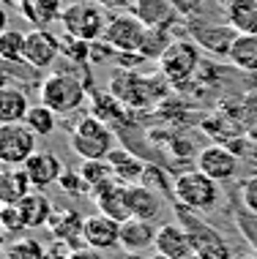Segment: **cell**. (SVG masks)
Instances as JSON below:
<instances>
[{"label": "cell", "mask_w": 257, "mask_h": 259, "mask_svg": "<svg viewBox=\"0 0 257 259\" xmlns=\"http://www.w3.org/2000/svg\"><path fill=\"white\" fill-rule=\"evenodd\" d=\"M60 60V36L50 27H33L25 38V63L30 68H52Z\"/></svg>", "instance_id": "30bf717a"}, {"label": "cell", "mask_w": 257, "mask_h": 259, "mask_svg": "<svg viewBox=\"0 0 257 259\" xmlns=\"http://www.w3.org/2000/svg\"><path fill=\"white\" fill-rule=\"evenodd\" d=\"M93 3H99L101 9H126L134 0H93Z\"/></svg>", "instance_id": "60d3db41"}, {"label": "cell", "mask_w": 257, "mask_h": 259, "mask_svg": "<svg viewBox=\"0 0 257 259\" xmlns=\"http://www.w3.org/2000/svg\"><path fill=\"white\" fill-rule=\"evenodd\" d=\"M178 224H183V229L192 237L194 259H233L235 254L230 251V243L225 240V235L219 229H213L211 224L197 219V213L183 205H175Z\"/></svg>", "instance_id": "277c9868"}, {"label": "cell", "mask_w": 257, "mask_h": 259, "mask_svg": "<svg viewBox=\"0 0 257 259\" xmlns=\"http://www.w3.org/2000/svg\"><path fill=\"white\" fill-rule=\"evenodd\" d=\"M227 60H230L238 71L257 74V33H238V38H235Z\"/></svg>", "instance_id": "484cf974"}, {"label": "cell", "mask_w": 257, "mask_h": 259, "mask_svg": "<svg viewBox=\"0 0 257 259\" xmlns=\"http://www.w3.org/2000/svg\"><path fill=\"white\" fill-rule=\"evenodd\" d=\"M82 243L96 251H109L121 246V224L104 213H90L82 224Z\"/></svg>", "instance_id": "7c38bea8"}, {"label": "cell", "mask_w": 257, "mask_h": 259, "mask_svg": "<svg viewBox=\"0 0 257 259\" xmlns=\"http://www.w3.org/2000/svg\"><path fill=\"white\" fill-rule=\"evenodd\" d=\"M82 224H85V219L80 215V210L77 207H66V210H60V213L52 215L50 229H52L55 240L71 246V237H80L82 240ZM71 248H77V246H71Z\"/></svg>", "instance_id": "d4e9b609"}, {"label": "cell", "mask_w": 257, "mask_h": 259, "mask_svg": "<svg viewBox=\"0 0 257 259\" xmlns=\"http://www.w3.org/2000/svg\"><path fill=\"white\" fill-rule=\"evenodd\" d=\"M164 74H142V71H115L109 76V93L126 109H145L154 107L167 96Z\"/></svg>", "instance_id": "6da1fadb"}, {"label": "cell", "mask_w": 257, "mask_h": 259, "mask_svg": "<svg viewBox=\"0 0 257 259\" xmlns=\"http://www.w3.org/2000/svg\"><path fill=\"white\" fill-rule=\"evenodd\" d=\"M19 210H22V219L27 224V229H39V227H47L55 215V207H52V199L47 197L44 191L33 188L27 197L19 202Z\"/></svg>", "instance_id": "603a6c76"}, {"label": "cell", "mask_w": 257, "mask_h": 259, "mask_svg": "<svg viewBox=\"0 0 257 259\" xmlns=\"http://www.w3.org/2000/svg\"><path fill=\"white\" fill-rule=\"evenodd\" d=\"M39 137L25 123L0 125V164L3 166H25L27 158L36 156Z\"/></svg>", "instance_id": "ba28073f"}, {"label": "cell", "mask_w": 257, "mask_h": 259, "mask_svg": "<svg viewBox=\"0 0 257 259\" xmlns=\"http://www.w3.org/2000/svg\"><path fill=\"white\" fill-rule=\"evenodd\" d=\"M227 25L235 33H257V0H230Z\"/></svg>", "instance_id": "4316f807"}, {"label": "cell", "mask_w": 257, "mask_h": 259, "mask_svg": "<svg viewBox=\"0 0 257 259\" xmlns=\"http://www.w3.org/2000/svg\"><path fill=\"white\" fill-rule=\"evenodd\" d=\"M80 175L85 178V183L90 188V194H96L99 188L115 183V175H113V166H109V161H82L80 166Z\"/></svg>", "instance_id": "f1b7e54d"}, {"label": "cell", "mask_w": 257, "mask_h": 259, "mask_svg": "<svg viewBox=\"0 0 257 259\" xmlns=\"http://www.w3.org/2000/svg\"><path fill=\"white\" fill-rule=\"evenodd\" d=\"M129 9L145 27H162V30H170V27L175 25V19H178V9L172 6V0H134Z\"/></svg>", "instance_id": "e0dca14e"}, {"label": "cell", "mask_w": 257, "mask_h": 259, "mask_svg": "<svg viewBox=\"0 0 257 259\" xmlns=\"http://www.w3.org/2000/svg\"><path fill=\"white\" fill-rule=\"evenodd\" d=\"M107 161H109V166H113L115 180H118V183H123V186H137V183H142L145 172H148V166H145L142 161L137 158V153L121 148V145H118V148L109 153Z\"/></svg>", "instance_id": "d6986e66"}, {"label": "cell", "mask_w": 257, "mask_h": 259, "mask_svg": "<svg viewBox=\"0 0 257 259\" xmlns=\"http://www.w3.org/2000/svg\"><path fill=\"white\" fill-rule=\"evenodd\" d=\"M238 199L241 205H244V210H249V213L257 215V175H252V178L241 180L238 186Z\"/></svg>", "instance_id": "8d00e7d4"}, {"label": "cell", "mask_w": 257, "mask_h": 259, "mask_svg": "<svg viewBox=\"0 0 257 259\" xmlns=\"http://www.w3.org/2000/svg\"><path fill=\"white\" fill-rule=\"evenodd\" d=\"M33 104H27V93L17 85L0 88V125L9 123H25L27 112Z\"/></svg>", "instance_id": "44dd1931"}, {"label": "cell", "mask_w": 257, "mask_h": 259, "mask_svg": "<svg viewBox=\"0 0 257 259\" xmlns=\"http://www.w3.org/2000/svg\"><path fill=\"white\" fill-rule=\"evenodd\" d=\"M58 120H60V115H55L50 107H44V104H33L30 112H27V117H25V125L36 137H50L52 131L58 128Z\"/></svg>", "instance_id": "f546056e"}, {"label": "cell", "mask_w": 257, "mask_h": 259, "mask_svg": "<svg viewBox=\"0 0 257 259\" xmlns=\"http://www.w3.org/2000/svg\"><path fill=\"white\" fill-rule=\"evenodd\" d=\"M25 38L27 33L9 27L6 33H0V60L6 63H25Z\"/></svg>", "instance_id": "4dcf8cb0"}, {"label": "cell", "mask_w": 257, "mask_h": 259, "mask_svg": "<svg viewBox=\"0 0 257 259\" xmlns=\"http://www.w3.org/2000/svg\"><path fill=\"white\" fill-rule=\"evenodd\" d=\"M194 164H197L200 172L208 175L211 180H216V183L233 180L235 172H238V156L227 145H208V148L197 153Z\"/></svg>", "instance_id": "8fae6325"}, {"label": "cell", "mask_w": 257, "mask_h": 259, "mask_svg": "<svg viewBox=\"0 0 257 259\" xmlns=\"http://www.w3.org/2000/svg\"><path fill=\"white\" fill-rule=\"evenodd\" d=\"M0 229H3L6 235H22L27 229L19 205H3L0 207Z\"/></svg>", "instance_id": "e575fe53"}, {"label": "cell", "mask_w": 257, "mask_h": 259, "mask_svg": "<svg viewBox=\"0 0 257 259\" xmlns=\"http://www.w3.org/2000/svg\"><path fill=\"white\" fill-rule=\"evenodd\" d=\"M39 96H41L39 104L50 107L55 115L63 117V115L77 112L82 104H85V99H88V82L82 79V76H77V74L58 68V71H52L44 82H41Z\"/></svg>", "instance_id": "7a4b0ae2"}, {"label": "cell", "mask_w": 257, "mask_h": 259, "mask_svg": "<svg viewBox=\"0 0 257 259\" xmlns=\"http://www.w3.org/2000/svg\"><path fill=\"white\" fill-rule=\"evenodd\" d=\"M96 202V213H104V215H109V219H115L118 224H123V221H129L131 219V210H129V186H123V183H109V186H104L99 188L96 194H90Z\"/></svg>", "instance_id": "5bb4252c"}, {"label": "cell", "mask_w": 257, "mask_h": 259, "mask_svg": "<svg viewBox=\"0 0 257 259\" xmlns=\"http://www.w3.org/2000/svg\"><path fill=\"white\" fill-rule=\"evenodd\" d=\"M3 259H47V251L36 237H17L3 248Z\"/></svg>", "instance_id": "1f68e13d"}, {"label": "cell", "mask_w": 257, "mask_h": 259, "mask_svg": "<svg viewBox=\"0 0 257 259\" xmlns=\"http://www.w3.org/2000/svg\"><path fill=\"white\" fill-rule=\"evenodd\" d=\"M159 227L154 221H142V219H129L121 224V248L131 251V254H142L145 248H151L156 243Z\"/></svg>", "instance_id": "ac0fdd59"}, {"label": "cell", "mask_w": 257, "mask_h": 259, "mask_svg": "<svg viewBox=\"0 0 257 259\" xmlns=\"http://www.w3.org/2000/svg\"><path fill=\"white\" fill-rule=\"evenodd\" d=\"M172 194H175L178 205L189 207L194 213H211V210L222 202L219 183L211 180L208 175H203L200 169L180 172L178 178L172 180Z\"/></svg>", "instance_id": "5b68a950"}, {"label": "cell", "mask_w": 257, "mask_h": 259, "mask_svg": "<svg viewBox=\"0 0 257 259\" xmlns=\"http://www.w3.org/2000/svg\"><path fill=\"white\" fill-rule=\"evenodd\" d=\"M233 259H257V256L254 254H235Z\"/></svg>", "instance_id": "f6af8a7d"}, {"label": "cell", "mask_w": 257, "mask_h": 259, "mask_svg": "<svg viewBox=\"0 0 257 259\" xmlns=\"http://www.w3.org/2000/svg\"><path fill=\"white\" fill-rule=\"evenodd\" d=\"M154 248H156V254L170 256V259H189V256H194L192 237L183 229V224H162L159 232H156Z\"/></svg>", "instance_id": "9a60e30c"}, {"label": "cell", "mask_w": 257, "mask_h": 259, "mask_svg": "<svg viewBox=\"0 0 257 259\" xmlns=\"http://www.w3.org/2000/svg\"><path fill=\"white\" fill-rule=\"evenodd\" d=\"M0 207H3V205H0Z\"/></svg>", "instance_id": "f5cc1de1"}, {"label": "cell", "mask_w": 257, "mask_h": 259, "mask_svg": "<svg viewBox=\"0 0 257 259\" xmlns=\"http://www.w3.org/2000/svg\"><path fill=\"white\" fill-rule=\"evenodd\" d=\"M0 3H6V6H17L19 0H0Z\"/></svg>", "instance_id": "bcb514c9"}, {"label": "cell", "mask_w": 257, "mask_h": 259, "mask_svg": "<svg viewBox=\"0 0 257 259\" xmlns=\"http://www.w3.org/2000/svg\"><path fill=\"white\" fill-rule=\"evenodd\" d=\"M68 145H71V150L77 153L82 161H104L118 148L113 125L101 123L99 117H93V115L82 117V120H77V125H71V131H68Z\"/></svg>", "instance_id": "3957f363"}, {"label": "cell", "mask_w": 257, "mask_h": 259, "mask_svg": "<svg viewBox=\"0 0 257 259\" xmlns=\"http://www.w3.org/2000/svg\"><path fill=\"white\" fill-rule=\"evenodd\" d=\"M90 115L99 117V120L107 123V125H121L126 120V107H123L109 90L107 93H93L90 96Z\"/></svg>", "instance_id": "83f0119b"}, {"label": "cell", "mask_w": 257, "mask_h": 259, "mask_svg": "<svg viewBox=\"0 0 257 259\" xmlns=\"http://www.w3.org/2000/svg\"><path fill=\"white\" fill-rule=\"evenodd\" d=\"M3 248H6V232L0 229V254H3Z\"/></svg>", "instance_id": "ee69618b"}, {"label": "cell", "mask_w": 257, "mask_h": 259, "mask_svg": "<svg viewBox=\"0 0 257 259\" xmlns=\"http://www.w3.org/2000/svg\"><path fill=\"white\" fill-rule=\"evenodd\" d=\"M172 41H175V38L170 36V30H162V27H148L140 52H142L148 60H156V63H159V58L167 52V47L172 44Z\"/></svg>", "instance_id": "d6a6232c"}, {"label": "cell", "mask_w": 257, "mask_h": 259, "mask_svg": "<svg viewBox=\"0 0 257 259\" xmlns=\"http://www.w3.org/2000/svg\"><path fill=\"white\" fill-rule=\"evenodd\" d=\"M148 60L142 52H118L115 55V66H118V71H140V66Z\"/></svg>", "instance_id": "f35d334b"}, {"label": "cell", "mask_w": 257, "mask_h": 259, "mask_svg": "<svg viewBox=\"0 0 257 259\" xmlns=\"http://www.w3.org/2000/svg\"><path fill=\"white\" fill-rule=\"evenodd\" d=\"M104 254V251H96V248H74L71 251V254H68V259H104L101 256Z\"/></svg>", "instance_id": "ab89813d"}, {"label": "cell", "mask_w": 257, "mask_h": 259, "mask_svg": "<svg viewBox=\"0 0 257 259\" xmlns=\"http://www.w3.org/2000/svg\"><path fill=\"white\" fill-rule=\"evenodd\" d=\"M58 186L63 188L66 194H74V197H82V194H88L90 188L85 183V178L80 175V169H63V175H60Z\"/></svg>", "instance_id": "d590c367"}, {"label": "cell", "mask_w": 257, "mask_h": 259, "mask_svg": "<svg viewBox=\"0 0 257 259\" xmlns=\"http://www.w3.org/2000/svg\"><path fill=\"white\" fill-rule=\"evenodd\" d=\"M200 68V47L192 38H178L167 47V52L159 58V71L170 85L189 82Z\"/></svg>", "instance_id": "52a82bcc"}, {"label": "cell", "mask_w": 257, "mask_h": 259, "mask_svg": "<svg viewBox=\"0 0 257 259\" xmlns=\"http://www.w3.org/2000/svg\"><path fill=\"white\" fill-rule=\"evenodd\" d=\"M60 25L63 33H71L77 38L85 41H96L104 36V27H107V17L104 9L93 0H80V3H68L60 11Z\"/></svg>", "instance_id": "8992f818"}, {"label": "cell", "mask_w": 257, "mask_h": 259, "mask_svg": "<svg viewBox=\"0 0 257 259\" xmlns=\"http://www.w3.org/2000/svg\"><path fill=\"white\" fill-rule=\"evenodd\" d=\"M252 254H254V256H257V248H254V251H252Z\"/></svg>", "instance_id": "c3c4849f"}, {"label": "cell", "mask_w": 257, "mask_h": 259, "mask_svg": "<svg viewBox=\"0 0 257 259\" xmlns=\"http://www.w3.org/2000/svg\"><path fill=\"white\" fill-rule=\"evenodd\" d=\"M33 191L22 166H6L0 172V205H19Z\"/></svg>", "instance_id": "cb8c5ba5"}, {"label": "cell", "mask_w": 257, "mask_h": 259, "mask_svg": "<svg viewBox=\"0 0 257 259\" xmlns=\"http://www.w3.org/2000/svg\"><path fill=\"white\" fill-rule=\"evenodd\" d=\"M148 259H170V256H162V254H156V251H154V256H148Z\"/></svg>", "instance_id": "7dc6e473"}, {"label": "cell", "mask_w": 257, "mask_h": 259, "mask_svg": "<svg viewBox=\"0 0 257 259\" xmlns=\"http://www.w3.org/2000/svg\"><path fill=\"white\" fill-rule=\"evenodd\" d=\"M17 9L25 22H30L33 27H50L52 22H60L63 3L60 0H19Z\"/></svg>", "instance_id": "7402d4cb"}, {"label": "cell", "mask_w": 257, "mask_h": 259, "mask_svg": "<svg viewBox=\"0 0 257 259\" xmlns=\"http://www.w3.org/2000/svg\"><path fill=\"white\" fill-rule=\"evenodd\" d=\"M60 60H71V63H90V41L77 38L71 33L60 36Z\"/></svg>", "instance_id": "836d02e7"}, {"label": "cell", "mask_w": 257, "mask_h": 259, "mask_svg": "<svg viewBox=\"0 0 257 259\" xmlns=\"http://www.w3.org/2000/svg\"><path fill=\"white\" fill-rule=\"evenodd\" d=\"M0 166H3V164H0ZM0 172H3V169H0Z\"/></svg>", "instance_id": "f907efd6"}, {"label": "cell", "mask_w": 257, "mask_h": 259, "mask_svg": "<svg viewBox=\"0 0 257 259\" xmlns=\"http://www.w3.org/2000/svg\"><path fill=\"white\" fill-rule=\"evenodd\" d=\"M9 30V14H6V9L0 6V33Z\"/></svg>", "instance_id": "b9f144b4"}, {"label": "cell", "mask_w": 257, "mask_h": 259, "mask_svg": "<svg viewBox=\"0 0 257 259\" xmlns=\"http://www.w3.org/2000/svg\"><path fill=\"white\" fill-rule=\"evenodd\" d=\"M235 38H238V33H235L230 25L208 22V25L192 27V41L200 47V50L213 55V58H230V50H233Z\"/></svg>", "instance_id": "4fadbf2b"}, {"label": "cell", "mask_w": 257, "mask_h": 259, "mask_svg": "<svg viewBox=\"0 0 257 259\" xmlns=\"http://www.w3.org/2000/svg\"><path fill=\"white\" fill-rule=\"evenodd\" d=\"M254 79H257V74H254Z\"/></svg>", "instance_id": "816d5d0a"}, {"label": "cell", "mask_w": 257, "mask_h": 259, "mask_svg": "<svg viewBox=\"0 0 257 259\" xmlns=\"http://www.w3.org/2000/svg\"><path fill=\"white\" fill-rule=\"evenodd\" d=\"M145 33H148V27H145L131 11L129 14L123 11V14H115V17L107 19V27H104L101 38L109 41L118 52H140Z\"/></svg>", "instance_id": "9c48e42d"}, {"label": "cell", "mask_w": 257, "mask_h": 259, "mask_svg": "<svg viewBox=\"0 0 257 259\" xmlns=\"http://www.w3.org/2000/svg\"><path fill=\"white\" fill-rule=\"evenodd\" d=\"M60 3H66V0H60Z\"/></svg>", "instance_id": "681fc988"}, {"label": "cell", "mask_w": 257, "mask_h": 259, "mask_svg": "<svg viewBox=\"0 0 257 259\" xmlns=\"http://www.w3.org/2000/svg\"><path fill=\"white\" fill-rule=\"evenodd\" d=\"M129 210L131 219H142V221H156L162 213V197L154 191L151 186H129Z\"/></svg>", "instance_id": "ffe728a7"}, {"label": "cell", "mask_w": 257, "mask_h": 259, "mask_svg": "<svg viewBox=\"0 0 257 259\" xmlns=\"http://www.w3.org/2000/svg\"><path fill=\"white\" fill-rule=\"evenodd\" d=\"M118 259H145V256H142V254H131V251H123Z\"/></svg>", "instance_id": "7bdbcfd3"}, {"label": "cell", "mask_w": 257, "mask_h": 259, "mask_svg": "<svg viewBox=\"0 0 257 259\" xmlns=\"http://www.w3.org/2000/svg\"><path fill=\"white\" fill-rule=\"evenodd\" d=\"M115 55L118 50L109 41H104V38L90 41V63H109V60H115Z\"/></svg>", "instance_id": "74e56055"}, {"label": "cell", "mask_w": 257, "mask_h": 259, "mask_svg": "<svg viewBox=\"0 0 257 259\" xmlns=\"http://www.w3.org/2000/svg\"><path fill=\"white\" fill-rule=\"evenodd\" d=\"M27 180H30L33 188H50L60 180V175H63V164H60V158L55 156V153H44L39 150L36 156L27 158V164L22 166Z\"/></svg>", "instance_id": "2e32d148"}]
</instances>
